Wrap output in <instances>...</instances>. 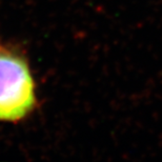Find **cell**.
Masks as SVG:
<instances>
[{"mask_svg":"<svg viewBox=\"0 0 162 162\" xmlns=\"http://www.w3.org/2000/svg\"><path fill=\"white\" fill-rule=\"evenodd\" d=\"M36 102V86L27 61L19 53L0 45V121L24 119Z\"/></svg>","mask_w":162,"mask_h":162,"instance_id":"obj_1","label":"cell"}]
</instances>
